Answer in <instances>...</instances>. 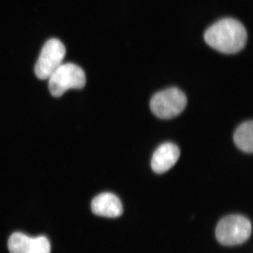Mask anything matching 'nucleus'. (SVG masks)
I'll use <instances>...</instances> for the list:
<instances>
[{
    "mask_svg": "<svg viewBox=\"0 0 253 253\" xmlns=\"http://www.w3.org/2000/svg\"><path fill=\"white\" fill-rule=\"evenodd\" d=\"M206 43L223 54H236L244 49L247 32L244 25L234 18H223L213 24L204 35Z\"/></svg>",
    "mask_w": 253,
    "mask_h": 253,
    "instance_id": "obj_1",
    "label": "nucleus"
},
{
    "mask_svg": "<svg viewBox=\"0 0 253 253\" xmlns=\"http://www.w3.org/2000/svg\"><path fill=\"white\" fill-rule=\"evenodd\" d=\"M252 233V224L248 218L231 214L223 218L216 228V238L223 246H233L243 244Z\"/></svg>",
    "mask_w": 253,
    "mask_h": 253,
    "instance_id": "obj_2",
    "label": "nucleus"
},
{
    "mask_svg": "<svg viewBox=\"0 0 253 253\" xmlns=\"http://www.w3.org/2000/svg\"><path fill=\"white\" fill-rule=\"evenodd\" d=\"M86 84L84 71L74 63L61 64L49 78V89L54 97H60L70 89H83Z\"/></svg>",
    "mask_w": 253,
    "mask_h": 253,
    "instance_id": "obj_3",
    "label": "nucleus"
},
{
    "mask_svg": "<svg viewBox=\"0 0 253 253\" xmlns=\"http://www.w3.org/2000/svg\"><path fill=\"white\" fill-rule=\"evenodd\" d=\"M187 104L185 94L172 87L159 91L153 96L150 103L151 111L161 119H171L179 116Z\"/></svg>",
    "mask_w": 253,
    "mask_h": 253,
    "instance_id": "obj_4",
    "label": "nucleus"
},
{
    "mask_svg": "<svg viewBox=\"0 0 253 253\" xmlns=\"http://www.w3.org/2000/svg\"><path fill=\"white\" fill-rule=\"evenodd\" d=\"M66 53V47L59 40L52 38L46 42L35 66L37 78L40 80L49 79L62 64Z\"/></svg>",
    "mask_w": 253,
    "mask_h": 253,
    "instance_id": "obj_5",
    "label": "nucleus"
},
{
    "mask_svg": "<svg viewBox=\"0 0 253 253\" xmlns=\"http://www.w3.org/2000/svg\"><path fill=\"white\" fill-rule=\"evenodd\" d=\"M10 253H50L51 245L44 236L31 237L21 232L14 233L8 241Z\"/></svg>",
    "mask_w": 253,
    "mask_h": 253,
    "instance_id": "obj_6",
    "label": "nucleus"
},
{
    "mask_svg": "<svg viewBox=\"0 0 253 253\" xmlns=\"http://www.w3.org/2000/svg\"><path fill=\"white\" fill-rule=\"evenodd\" d=\"M180 151L172 143H165L155 151L151 159V168L154 172L162 174L171 169L177 162Z\"/></svg>",
    "mask_w": 253,
    "mask_h": 253,
    "instance_id": "obj_7",
    "label": "nucleus"
},
{
    "mask_svg": "<svg viewBox=\"0 0 253 253\" xmlns=\"http://www.w3.org/2000/svg\"><path fill=\"white\" fill-rule=\"evenodd\" d=\"M91 211L96 215L101 217L116 218L123 212L121 200L112 193H102L91 201Z\"/></svg>",
    "mask_w": 253,
    "mask_h": 253,
    "instance_id": "obj_8",
    "label": "nucleus"
},
{
    "mask_svg": "<svg viewBox=\"0 0 253 253\" xmlns=\"http://www.w3.org/2000/svg\"><path fill=\"white\" fill-rule=\"evenodd\" d=\"M234 141L236 146L241 151L248 154L253 151V123L248 121L241 124L236 129L234 134Z\"/></svg>",
    "mask_w": 253,
    "mask_h": 253,
    "instance_id": "obj_9",
    "label": "nucleus"
}]
</instances>
